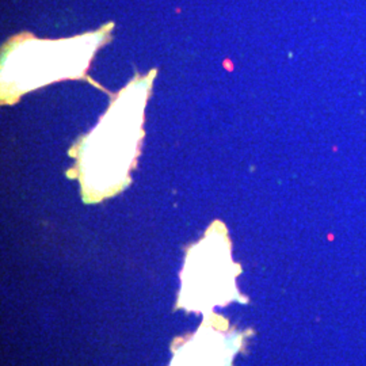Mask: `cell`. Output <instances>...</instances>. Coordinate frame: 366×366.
<instances>
[{
    "mask_svg": "<svg viewBox=\"0 0 366 366\" xmlns=\"http://www.w3.org/2000/svg\"><path fill=\"white\" fill-rule=\"evenodd\" d=\"M149 87L151 77L134 80L113 102L94 132L80 141L77 167L86 202H98L128 185V172L143 137V110Z\"/></svg>",
    "mask_w": 366,
    "mask_h": 366,
    "instance_id": "1",
    "label": "cell"
},
{
    "mask_svg": "<svg viewBox=\"0 0 366 366\" xmlns=\"http://www.w3.org/2000/svg\"><path fill=\"white\" fill-rule=\"evenodd\" d=\"M236 349L237 343L216 330L205 315L202 327L189 342L178 347L170 366H231Z\"/></svg>",
    "mask_w": 366,
    "mask_h": 366,
    "instance_id": "4",
    "label": "cell"
},
{
    "mask_svg": "<svg viewBox=\"0 0 366 366\" xmlns=\"http://www.w3.org/2000/svg\"><path fill=\"white\" fill-rule=\"evenodd\" d=\"M102 31L68 41L29 39L15 45L3 62V94L18 96L62 77H79L90 64Z\"/></svg>",
    "mask_w": 366,
    "mask_h": 366,
    "instance_id": "2",
    "label": "cell"
},
{
    "mask_svg": "<svg viewBox=\"0 0 366 366\" xmlns=\"http://www.w3.org/2000/svg\"><path fill=\"white\" fill-rule=\"evenodd\" d=\"M231 247L225 228L216 222L205 237L189 250L182 271V288L178 307L189 311L209 312L226 304L235 293V275Z\"/></svg>",
    "mask_w": 366,
    "mask_h": 366,
    "instance_id": "3",
    "label": "cell"
}]
</instances>
